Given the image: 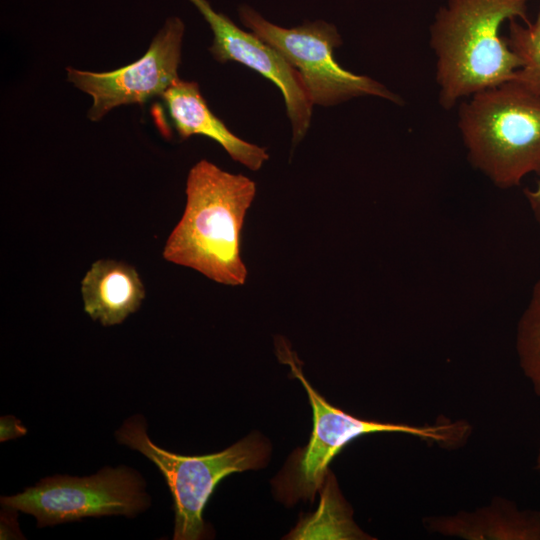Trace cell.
Returning <instances> with one entry per match:
<instances>
[{
  "label": "cell",
  "mask_w": 540,
  "mask_h": 540,
  "mask_svg": "<svg viewBox=\"0 0 540 540\" xmlns=\"http://www.w3.org/2000/svg\"><path fill=\"white\" fill-rule=\"evenodd\" d=\"M530 0H446L429 28L438 102L445 110L484 89L514 80L520 61L499 30L529 22Z\"/></svg>",
  "instance_id": "cell-1"
},
{
  "label": "cell",
  "mask_w": 540,
  "mask_h": 540,
  "mask_svg": "<svg viewBox=\"0 0 540 540\" xmlns=\"http://www.w3.org/2000/svg\"><path fill=\"white\" fill-rule=\"evenodd\" d=\"M318 511L298 524L287 537L291 539H371L353 521L352 512L327 473Z\"/></svg>",
  "instance_id": "cell-13"
},
{
  "label": "cell",
  "mask_w": 540,
  "mask_h": 540,
  "mask_svg": "<svg viewBox=\"0 0 540 540\" xmlns=\"http://www.w3.org/2000/svg\"><path fill=\"white\" fill-rule=\"evenodd\" d=\"M242 23L276 49L298 72L313 104L331 106L360 96H375L402 105L404 100L382 83L341 67L334 49L342 43L334 25L322 20L283 28L248 6L239 10Z\"/></svg>",
  "instance_id": "cell-6"
},
{
  "label": "cell",
  "mask_w": 540,
  "mask_h": 540,
  "mask_svg": "<svg viewBox=\"0 0 540 540\" xmlns=\"http://www.w3.org/2000/svg\"><path fill=\"white\" fill-rule=\"evenodd\" d=\"M458 129L470 164L498 188L540 175V97L519 82L507 81L462 101Z\"/></svg>",
  "instance_id": "cell-3"
},
{
  "label": "cell",
  "mask_w": 540,
  "mask_h": 540,
  "mask_svg": "<svg viewBox=\"0 0 540 540\" xmlns=\"http://www.w3.org/2000/svg\"><path fill=\"white\" fill-rule=\"evenodd\" d=\"M279 360L290 367L308 395L313 430L309 442L295 450L284 470L274 481L278 496L286 503L313 500L324 485L330 462L356 438L372 433H403L447 448L463 445L472 433L464 420H440L431 425L388 423L357 418L328 403L307 381L300 362L284 341L276 344Z\"/></svg>",
  "instance_id": "cell-4"
},
{
  "label": "cell",
  "mask_w": 540,
  "mask_h": 540,
  "mask_svg": "<svg viewBox=\"0 0 540 540\" xmlns=\"http://www.w3.org/2000/svg\"><path fill=\"white\" fill-rule=\"evenodd\" d=\"M115 435L119 443L150 459L164 476L173 499L174 540L204 538L208 528L203 512L218 483L230 474L265 466L271 449L258 433H251L216 453L179 455L155 445L140 416L127 419Z\"/></svg>",
  "instance_id": "cell-5"
},
{
  "label": "cell",
  "mask_w": 540,
  "mask_h": 540,
  "mask_svg": "<svg viewBox=\"0 0 540 540\" xmlns=\"http://www.w3.org/2000/svg\"><path fill=\"white\" fill-rule=\"evenodd\" d=\"M255 194L250 178L205 159L197 162L188 173L185 209L166 240L163 258L219 284L243 285L247 268L241 232Z\"/></svg>",
  "instance_id": "cell-2"
},
{
  "label": "cell",
  "mask_w": 540,
  "mask_h": 540,
  "mask_svg": "<svg viewBox=\"0 0 540 540\" xmlns=\"http://www.w3.org/2000/svg\"><path fill=\"white\" fill-rule=\"evenodd\" d=\"M524 196L540 229V180L533 188L524 189Z\"/></svg>",
  "instance_id": "cell-17"
},
{
  "label": "cell",
  "mask_w": 540,
  "mask_h": 540,
  "mask_svg": "<svg viewBox=\"0 0 540 540\" xmlns=\"http://www.w3.org/2000/svg\"><path fill=\"white\" fill-rule=\"evenodd\" d=\"M144 486L141 476L128 467H105L88 477L44 478L19 494L1 497V504L33 515L38 528L86 517H134L150 503Z\"/></svg>",
  "instance_id": "cell-7"
},
{
  "label": "cell",
  "mask_w": 540,
  "mask_h": 540,
  "mask_svg": "<svg viewBox=\"0 0 540 540\" xmlns=\"http://www.w3.org/2000/svg\"><path fill=\"white\" fill-rule=\"evenodd\" d=\"M515 346L519 366L540 397V279L518 320Z\"/></svg>",
  "instance_id": "cell-14"
},
{
  "label": "cell",
  "mask_w": 540,
  "mask_h": 540,
  "mask_svg": "<svg viewBox=\"0 0 540 540\" xmlns=\"http://www.w3.org/2000/svg\"><path fill=\"white\" fill-rule=\"evenodd\" d=\"M505 39L520 61L514 80L540 97V6L534 22L509 21Z\"/></svg>",
  "instance_id": "cell-15"
},
{
  "label": "cell",
  "mask_w": 540,
  "mask_h": 540,
  "mask_svg": "<svg viewBox=\"0 0 540 540\" xmlns=\"http://www.w3.org/2000/svg\"><path fill=\"white\" fill-rule=\"evenodd\" d=\"M183 34L182 20L172 17L166 20L145 54L127 66L101 73L68 67V81L92 97L88 117L98 121L118 106L144 104L161 97L179 79Z\"/></svg>",
  "instance_id": "cell-8"
},
{
  "label": "cell",
  "mask_w": 540,
  "mask_h": 540,
  "mask_svg": "<svg viewBox=\"0 0 540 540\" xmlns=\"http://www.w3.org/2000/svg\"><path fill=\"white\" fill-rule=\"evenodd\" d=\"M536 468L540 472V446H539L537 457H536Z\"/></svg>",
  "instance_id": "cell-18"
},
{
  "label": "cell",
  "mask_w": 540,
  "mask_h": 540,
  "mask_svg": "<svg viewBox=\"0 0 540 540\" xmlns=\"http://www.w3.org/2000/svg\"><path fill=\"white\" fill-rule=\"evenodd\" d=\"M27 433V429L21 424L20 420L12 415L2 416L0 418V441L5 442L18 438Z\"/></svg>",
  "instance_id": "cell-16"
},
{
  "label": "cell",
  "mask_w": 540,
  "mask_h": 540,
  "mask_svg": "<svg viewBox=\"0 0 540 540\" xmlns=\"http://www.w3.org/2000/svg\"><path fill=\"white\" fill-rule=\"evenodd\" d=\"M190 1L213 32L209 50L214 59L221 63H241L272 81L284 97L292 126V143L300 142L310 126L313 103L298 72L276 49L253 32L240 29L227 16L216 12L206 0Z\"/></svg>",
  "instance_id": "cell-9"
},
{
  "label": "cell",
  "mask_w": 540,
  "mask_h": 540,
  "mask_svg": "<svg viewBox=\"0 0 540 540\" xmlns=\"http://www.w3.org/2000/svg\"><path fill=\"white\" fill-rule=\"evenodd\" d=\"M172 128L184 140L192 135L206 136L230 157L257 171L268 160L265 148L234 135L208 107L196 82L177 79L160 97Z\"/></svg>",
  "instance_id": "cell-10"
},
{
  "label": "cell",
  "mask_w": 540,
  "mask_h": 540,
  "mask_svg": "<svg viewBox=\"0 0 540 540\" xmlns=\"http://www.w3.org/2000/svg\"><path fill=\"white\" fill-rule=\"evenodd\" d=\"M423 523L434 534L467 540H540V511L499 496L475 510L431 516Z\"/></svg>",
  "instance_id": "cell-11"
},
{
  "label": "cell",
  "mask_w": 540,
  "mask_h": 540,
  "mask_svg": "<svg viewBox=\"0 0 540 540\" xmlns=\"http://www.w3.org/2000/svg\"><path fill=\"white\" fill-rule=\"evenodd\" d=\"M84 311L103 326L123 322L141 306L145 288L136 269L124 262H94L81 281Z\"/></svg>",
  "instance_id": "cell-12"
}]
</instances>
